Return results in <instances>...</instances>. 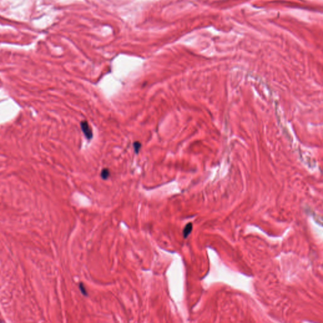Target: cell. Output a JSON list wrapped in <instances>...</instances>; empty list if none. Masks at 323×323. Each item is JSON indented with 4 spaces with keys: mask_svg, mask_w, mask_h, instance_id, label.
Listing matches in <instances>:
<instances>
[{
    "mask_svg": "<svg viewBox=\"0 0 323 323\" xmlns=\"http://www.w3.org/2000/svg\"><path fill=\"white\" fill-rule=\"evenodd\" d=\"M133 146H134V152H135L136 154H138V152H140V150L141 148V143L139 142H134L133 143Z\"/></svg>",
    "mask_w": 323,
    "mask_h": 323,
    "instance_id": "cell-4",
    "label": "cell"
},
{
    "mask_svg": "<svg viewBox=\"0 0 323 323\" xmlns=\"http://www.w3.org/2000/svg\"><path fill=\"white\" fill-rule=\"evenodd\" d=\"M193 230V224L192 223H189L185 226L184 229L183 230V237L184 238H187L189 235L191 234V231Z\"/></svg>",
    "mask_w": 323,
    "mask_h": 323,
    "instance_id": "cell-2",
    "label": "cell"
},
{
    "mask_svg": "<svg viewBox=\"0 0 323 323\" xmlns=\"http://www.w3.org/2000/svg\"><path fill=\"white\" fill-rule=\"evenodd\" d=\"M79 288L81 292H82V294L85 295V296H88V294H87V292H86V290L85 288V287L84 286V285L82 283H80L79 284Z\"/></svg>",
    "mask_w": 323,
    "mask_h": 323,
    "instance_id": "cell-5",
    "label": "cell"
},
{
    "mask_svg": "<svg viewBox=\"0 0 323 323\" xmlns=\"http://www.w3.org/2000/svg\"><path fill=\"white\" fill-rule=\"evenodd\" d=\"M101 177L104 180H106L109 178V175H110V171L108 169H102L101 172Z\"/></svg>",
    "mask_w": 323,
    "mask_h": 323,
    "instance_id": "cell-3",
    "label": "cell"
},
{
    "mask_svg": "<svg viewBox=\"0 0 323 323\" xmlns=\"http://www.w3.org/2000/svg\"><path fill=\"white\" fill-rule=\"evenodd\" d=\"M80 126L85 137L88 140H91L92 137H93V133H92V130L90 126V125L88 124V122L86 121H83L81 122Z\"/></svg>",
    "mask_w": 323,
    "mask_h": 323,
    "instance_id": "cell-1",
    "label": "cell"
}]
</instances>
